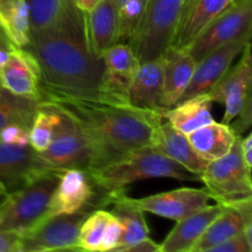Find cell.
Returning a JSON list of instances; mask_svg holds the SVG:
<instances>
[{
  "label": "cell",
  "instance_id": "74e56055",
  "mask_svg": "<svg viewBox=\"0 0 252 252\" xmlns=\"http://www.w3.org/2000/svg\"><path fill=\"white\" fill-rule=\"evenodd\" d=\"M241 155L244 162L249 170H252V134L249 133L246 137H240Z\"/></svg>",
  "mask_w": 252,
  "mask_h": 252
},
{
  "label": "cell",
  "instance_id": "7c38bea8",
  "mask_svg": "<svg viewBox=\"0 0 252 252\" xmlns=\"http://www.w3.org/2000/svg\"><path fill=\"white\" fill-rule=\"evenodd\" d=\"M240 54L241 58L238 63L231 66L220 81L207 94L212 102L223 103L225 106L221 123L226 126L230 125L244 105L252 98L251 42L246 44Z\"/></svg>",
  "mask_w": 252,
  "mask_h": 252
},
{
  "label": "cell",
  "instance_id": "836d02e7",
  "mask_svg": "<svg viewBox=\"0 0 252 252\" xmlns=\"http://www.w3.org/2000/svg\"><path fill=\"white\" fill-rule=\"evenodd\" d=\"M199 252H252V241L246 239L243 233L231 240Z\"/></svg>",
  "mask_w": 252,
  "mask_h": 252
},
{
  "label": "cell",
  "instance_id": "ffe728a7",
  "mask_svg": "<svg viewBox=\"0 0 252 252\" xmlns=\"http://www.w3.org/2000/svg\"><path fill=\"white\" fill-rule=\"evenodd\" d=\"M149 145L198 177L208 165L206 160L197 154L187 135L172 127L165 120L153 128Z\"/></svg>",
  "mask_w": 252,
  "mask_h": 252
},
{
  "label": "cell",
  "instance_id": "ee69618b",
  "mask_svg": "<svg viewBox=\"0 0 252 252\" xmlns=\"http://www.w3.org/2000/svg\"><path fill=\"white\" fill-rule=\"evenodd\" d=\"M245 0H231V4H239V2H243Z\"/></svg>",
  "mask_w": 252,
  "mask_h": 252
},
{
  "label": "cell",
  "instance_id": "9a60e30c",
  "mask_svg": "<svg viewBox=\"0 0 252 252\" xmlns=\"http://www.w3.org/2000/svg\"><path fill=\"white\" fill-rule=\"evenodd\" d=\"M143 212L180 221L209 206L211 196L206 189H182L134 199Z\"/></svg>",
  "mask_w": 252,
  "mask_h": 252
},
{
  "label": "cell",
  "instance_id": "8d00e7d4",
  "mask_svg": "<svg viewBox=\"0 0 252 252\" xmlns=\"http://www.w3.org/2000/svg\"><path fill=\"white\" fill-rule=\"evenodd\" d=\"M159 251V245L152 241L150 239L138 243L135 245L123 246V248H117L115 250H111L108 252H157Z\"/></svg>",
  "mask_w": 252,
  "mask_h": 252
},
{
  "label": "cell",
  "instance_id": "44dd1931",
  "mask_svg": "<svg viewBox=\"0 0 252 252\" xmlns=\"http://www.w3.org/2000/svg\"><path fill=\"white\" fill-rule=\"evenodd\" d=\"M162 58V107H174L180 102L187 86L191 83L197 62L187 48L169 46Z\"/></svg>",
  "mask_w": 252,
  "mask_h": 252
},
{
  "label": "cell",
  "instance_id": "d4e9b609",
  "mask_svg": "<svg viewBox=\"0 0 252 252\" xmlns=\"http://www.w3.org/2000/svg\"><path fill=\"white\" fill-rule=\"evenodd\" d=\"M212 100L207 95H197L180 101L162 112V118L184 134L199 129L214 122L212 116Z\"/></svg>",
  "mask_w": 252,
  "mask_h": 252
},
{
  "label": "cell",
  "instance_id": "f6af8a7d",
  "mask_svg": "<svg viewBox=\"0 0 252 252\" xmlns=\"http://www.w3.org/2000/svg\"><path fill=\"white\" fill-rule=\"evenodd\" d=\"M2 1H5V0H0V4H1V2H2Z\"/></svg>",
  "mask_w": 252,
  "mask_h": 252
},
{
  "label": "cell",
  "instance_id": "7402d4cb",
  "mask_svg": "<svg viewBox=\"0 0 252 252\" xmlns=\"http://www.w3.org/2000/svg\"><path fill=\"white\" fill-rule=\"evenodd\" d=\"M231 5V0H185L170 46L189 48L207 25Z\"/></svg>",
  "mask_w": 252,
  "mask_h": 252
},
{
  "label": "cell",
  "instance_id": "ac0fdd59",
  "mask_svg": "<svg viewBox=\"0 0 252 252\" xmlns=\"http://www.w3.org/2000/svg\"><path fill=\"white\" fill-rule=\"evenodd\" d=\"M84 34L89 52L101 59L103 53L118 43V17L115 0H100L84 12Z\"/></svg>",
  "mask_w": 252,
  "mask_h": 252
},
{
  "label": "cell",
  "instance_id": "484cf974",
  "mask_svg": "<svg viewBox=\"0 0 252 252\" xmlns=\"http://www.w3.org/2000/svg\"><path fill=\"white\" fill-rule=\"evenodd\" d=\"M197 154L207 162L225 157L236 140L235 133L229 126L216 121L187 135Z\"/></svg>",
  "mask_w": 252,
  "mask_h": 252
},
{
  "label": "cell",
  "instance_id": "52a82bcc",
  "mask_svg": "<svg viewBox=\"0 0 252 252\" xmlns=\"http://www.w3.org/2000/svg\"><path fill=\"white\" fill-rule=\"evenodd\" d=\"M57 106L59 108V122L54 128L48 148L44 152L37 153V155L53 171L63 172L70 169L89 171L91 154L88 139L76 118L65 108Z\"/></svg>",
  "mask_w": 252,
  "mask_h": 252
},
{
  "label": "cell",
  "instance_id": "e575fe53",
  "mask_svg": "<svg viewBox=\"0 0 252 252\" xmlns=\"http://www.w3.org/2000/svg\"><path fill=\"white\" fill-rule=\"evenodd\" d=\"M252 126V98L248 101L241 108L240 112L238 113L235 118L230 122L229 127L231 128L236 137H243L246 130L250 129Z\"/></svg>",
  "mask_w": 252,
  "mask_h": 252
},
{
  "label": "cell",
  "instance_id": "ba28073f",
  "mask_svg": "<svg viewBox=\"0 0 252 252\" xmlns=\"http://www.w3.org/2000/svg\"><path fill=\"white\" fill-rule=\"evenodd\" d=\"M251 34L252 0H245L231 4L212 20L187 49L194 61L199 62L214 49Z\"/></svg>",
  "mask_w": 252,
  "mask_h": 252
},
{
  "label": "cell",
  "instance_id": "8992f818",
  "mask_svg": "<svg viewBox=\"0 0 252 252\" xmlns=\"http://www.w3.org/2000/svg\"><path fill=\"white\" fill-rule=\"evenodd\" d=\"M199 181L204 184L211 198L221 206L252 198L251 170L246 167L241 155L240 137L225 157L208 162Z\"/></svg>",
  "mask_w": 252,
  "mask_h": 252
},
{
  "label": "cell",
  "instance_id": "d6986e66",
  "mask_svg": "<svg viewBox=\"0 0 252 252\" xmlns=\"http://www.w3.org/2000/svg\"><path fill=\"white\" fill-rule=\"evenodd\" d=\"M162 58L140 62L128 94L133 108L162 117Z\"/></svg>",
  "mask_w": 252,
  "mask_h": 252
},
{
  "label": "cell",
  "instance_id": "30bf717a",
  "mask_svg": "<svg viewBox=\"0 0 252 252\" xmlns=\"http://www.w3.org/2000/svg\"><path fill=\"white\" fill-rule=\"evenodd\" d=\"M98 101L116 106H129L128 94L139 61L132 47L116 43L103 53Z\"/></svg>",
  "mask_w": 252,
  "mask_h": 252
},
{
  "label": "cell",
  "instance_id": "ab89813d",
  "mask_svg": "<svg viewBox=\"0 0 252 252\" xmlns=\"http://www.w3.org/2000/svg\"><path fill=\"white\" fill-rule=\"evenodd\" d=\"M12 44L7 41V38L5 37V34L2 33V31L0 30V49H4V51L10 52V49L12 48Z\"/></svg>",
  "mask_w": 252,
  "mask_h": 252
},
{
  "label": "cell",
  "instance_id": "f546056e",
  "mask_svg": "<svg viewBox=\"0 0 252 252\" xmlns=\"http://www.w3.org/2000/svg\"><path fill=\"white\" fill-rule=\"evenodd\" d=\"M118 17V43L130 44L145 7V0H115Z\"/></svg>",
  "mask_w": 252,
  "mask_h": 252
},
{
  "label": "cell",
  "instance_id": "9c48e42d",
  "mask_svg": "<svg viewBox=\"0 0 252 252\" xmlns=\"http://www.w3.org/2000/svg\"><path fill=\"white\" fill-rule=\"evenodd\" d=\"M93 211L94 208H86L73 214H59L43 219L31 230L20 235V251L79 248L80 228Z\"/></svg>",
  "mask_w": 252,
  "mask_h": 252
},
{
  "label": "cell",
  "instance_id": "d590c367",
  "mask_svg": "<svg viewBox=\"0 0 252 252\" xmlns=\"http://www.w3.org/2000/svg\"><path fill=\"white\" fill-rule=\"evenodd\" d=\"M0 252H21L20 235L15 233L0 231Z\"/></svg>",
  "mask_w": 252,
  "mask_h": 252
},
{
  "label": "cell",
  "instance_id": "bcb514c9",
  "mask_svg": "<svg viewBox=\"0 0 252 252\" xmlns=\"http://www.w3.org/2000/svg\"><path fill=\"white\" fill-rule=\"evenodd\" d=\"M157 252H160V251H157Z\"/></svg>",
  "mask_w": 252,
  "mask_h": 252
},
{
  "label": "cell",
  "instance_id": "5bb4252c",
  "mask_svg": "<svg viewBox=\"0 0 252 252\" xmlns=\"http://www.w3.org/2000/svg\"><path fill=\"white\" fill-rule=\"evenodd\" d=\"M251 42V37L236 39L228 44L214 49L213 52L207 54L204 58L197 62L196 69L192 75L191 83L187 86L186 91L182 95L181 100L193 97L197 95H206L208 94L220 79L228 73L229 69L233 66V62L236 57L243 52L245 46Z\"/></svg>",
  "mask_w": 252,
  "mask_h": 252
},
{
  "label": "cell",
  "instance_id": "f35d334b",
  "mask_svg": "<svg viewBox=\"0 0 252 252\" xmlns=\"http://www.w3.org/2000/svg\"><path fill=\"white\" fill-rule=\"evenodd\" d=\"M98 1H100V0H74L76 7H78V9L80 10L83 14L84 12H88L89 10L93 9V7L95 6Z\"/></svg>",
  "mask_w": 252,
  "mask_h": 252
},
{
  "label": "cell",
  "instance_id": "1f68e13d",
  "mask_svg": "<svg viewBox=\"0 0 252 252\" xmlns=\"http://www.w3.org/2000/svg\"><path fill=\"white\" fill-rule=\"evenodd\" d=\"M121 238H122V225H121L120 220L111 213V218L106 226L98 252H108L117 249L120 246Z\"/></svg>",
  "mask_w": 252,
  "mask_h": 252
},
{
  "label": "cell",
  "instance_id": "7bdbcfd3",
  "mask_svg": "<svg viewBox=\"0 0 252 252\" xmlns=\"http://www.w3.org/2000/svg\"><path fill=\"white\" fill-rule=\"evenodd\" d=\"M6 187L4 186V185L1 184V182H0V201H1L2 198H4V196L5 194H6Z\"/></svg>",
  "mask_w": 252,
  "mask_h": 252
},
{
  "label": "cell",
  "instance_id": "d6a6232c",
  "mask_svg": "<svg viewBox=\"0 0 252 252\" xmlns=\"http://www.w3.org/2000/svg\"><path fill=\"white\" fill-rule=\"evenodd\" d=\"M0 142L10 145H30V130L20 126H9L0 133Z\"/></svg>",
  "mask_w": 252,
  "mask_h": 252
},
{
  "label": "cell",
  "instance_id": "5b68a950",
  "mask_svg": "<svg viewBox=\"0 0 252 252\" xmlns=\"http://www.w3.org/2000/svg\"><path fill=\"white\" fill-rule=\"evenodd\" d=\"M185 0H145L139 29L130 42L138 61L158 58L171 44Z\"/></svg>",
  "mask_w": 252,
  "mask_h": 252
},
{
  "label": "cell",
  "instance_id": "83f0119b",
  "mask_svg": "<svg viewBox=\"0 0 252 252\" xmlns=\"http://www.w3.org/2000/svg\"><path fill=\"white\" fill-rule=\"evenodd\" d=\"M38 101L21 97L0 88V133L9 126L31 129Z\"/></svg>",
  "mask_w": 252,
  "mask_h": 252
},
{
  "label": "cell",
  "instance_id": "e0dca14e",
  "mask_svg": "<svg viewBox=\"0 0 252 252\" xmlns=\"http://www.w3.org/2000/svg\"><path fill=\"white\" fill-rule=\"evenodd\" d=\"M48 169L37 153L30 145H10L0 142V182L6 187L7 192L19 189L33 177ZM6 192V193H7Z\"/></svg>",
  "mask_w": 252,
  "mask_h": 252
},
{
  "label": "cell",
  "instance_id": "603a6c76",
  "mask_svg": "<svg viewBox=\"0 0 252 252\" xmlns=\"http://www.w3.org/2000/svg\"><path fill=\"white\" fill-rule=\"evenodd\" d=\"M223 209L224 207L219 203L207 206L206 208L177 221L171 233L166 236L161 245H159V251L191 252L192 248L201 239L212 221L223 212Z\"/></svg>",
  "mask_w": 252,
  "mask_h": 252
},
{
  "label": "cell",
  "instance_id": "277c9868",
  "mask_svg": "<svg viewBox=\"0 0 252 252\" xmlns=\"http://www.w3.org/2000/svg\"><path fill=\"white\" fill-rule=\"evenodd\" d=\"M61 174L43 172L7 192L0 201V231L22 235L46 219Z\"/></svg>",
  "mask_w": 252,
  "mask_h": 252
},
{
  "label": "cell",
  "instance_id": "4fadbf2b",
  "mask_svg": "<svg viewBox=\"0 0 252 252\" xmlns=\"http://www.w3.org/2000/svg\"><path fill=\"white\" fill-rule=\"evenodd\" d=\"M96 189L88 171L65 170L61 174L58 185L52 194L47 218L59 214H73L86 208H100Z\"/></svg>",
  "mask_w": 252,
  "mask_h": 252
},
{
  "label": "cell",
  "instance_id": "3957f363",
  "mask_svg": "<svg viewBox=\"0 0 252 252\" xmlns=\"http://www.w3.org/2000/svg\"><path fill=\"white\" fill-rule=\"evenodd\" d=\"M97 193L106 198L111 193L126 191V187L134 182L149 179H174L179 181H199V177L191 174L152 145L129 152L121 159L88 171Z\"/></svg>",
  "mask_w": 252,
  "mask_h": 252
},
{
  "label": "cell",
  "instance_id": "6da1fadb",
  "mask_svg": "<svg viewBox=\"0 0 252 252\" xmlns=\"http://www.w3.org/2000/svg\"><path fill=\"white\" fill-rule=\"evenodd\" d=\"M51 102L69 111L80 125L90 148V170L105 166L132 150L149 145L153 128L164 121L160 116L132 106L80 100Z\"/></svg>",
  "mask_w": 252,
  "mask_h": 252
},
{
  "label": "cell",
  "instance_id": "2e32d148",
  "mask_svg": "<svg viewBox=\"0 0 252 252\" xmlns=\"http://www.w3.org/2000/svg\"><path fill=\"white\" fill-rule=\"evenodd\" d=\"M0 88L21 97L41 98V74L36 58L29 48L12 47L0 69Z\"/></svg>",
  "mask_w": 252,
  "mask_h": 252
},
{
  "label": "cell",
  "instance_id": "4316f807",
  "mask_svg": "<svg viewBox=\"0 0 252 252\" xmlns=\"http://www.w3.org/2000/svg\"><path fill=\"white\" fill-rule=\"evenodd\" d=\"M0 30L17 48H29L31 24L26 0H5L0 4Z\"/></svg>",
  "mask_w": 252,
  "mask_h": 252
},
{
  "label": "cell",
  "instance_id": "8fae6325",
  "mask_svg": "<svg viewBox=\"0 0 252 252\" xmlns=\"http://www.w3.org/2000/svg\"><path fill=\"white\" fill-rule=\"evenodd\" d=\"M30 11L31 37L71 34L83 37L84 14L74 0H26Z\"/></svg>",
  "mask_w": 252,
  "mask_h": 252
},
{
  "label": "cell",
  "instance_id": "cb8c5ba5",
  "mask_svg": "<svg viewBox=\"0 0 252 252\" xmlns=\"http://www.w3.org/2000/svg\"><path fill=\"white\" fill-rule=\"evenodd\" d=\"M106 204H113L112 216L122 225V238L118 248L135 245L149 239V228L144 218V212L138 207L134 198L126 194V191L115 192L107 196Z\"/></svg>",
  "mask_w": 252,
  "mask_h": 252
},
{
  "label": "cell",
  "instance_id": "4dcf8cb0",
  "mask_svg": "<svg viewBox=\"0 0 252 252\" xmlns=\"http://www.w3.org/2000/svg\"><path fill=\"white\" fill-rule=\"evenodd\" d=\"M110 218L111 212L101 208L94 209L80 228L79 249L88 252H98Z\"/></svg>",
  "mask_w": 252,
  "mask_h": 252
},
{
  "label": "cell",
  "instance_id": "60d3db41",
  "mask_svg": "<svg viewBox=\"0 0 252 252\" xmlns=\"http://www.w3.org/2000/svg\"><path fill=\"white\" fill-rule=\"evenodd\" d=\"M38 252H88V251H84L79 248H70V249H58V250H46V251H38Z\"/></svg>",
  "mask_w": 252,
  "mask_h": 252
},
{
  "label": "cell",
  "instance_id": "7a4b0ae2",
  "mask_svg": "<svg viewBox=\"0 0 252 252\" xmlns=\"http://www.w3.org/2000/svg\"><path fill=\"white\" fill-rule=\"evenodd\" d=\"M29 49L39 66V102L98 101L102 59L89 52L85 38L71 34L34 36Z\"/></svg>",
  "mask_w": 252,
  "mask_h": 252
},
{
  "label": "cell",
  "instance_id": "f1b7e54d",
  "mask_svg": "<svg viewBox=\"0 0 252 252\" xmlns=\"http://www.w3.org/2000/svg\"><path fill=\"white\" fill-rule=\"evenodd\" d=\"M59 122V108L49 101L38 102L30 129V147L36 153H42L48 148L53 137L54 128Z\"/></svg>",
  "mask_w": 252,
  "mask_h": 252
},
{
  "label": "cell",
  "instance_id": "b9f144b4",
  "mask_svg": "<svg viewBox=\"0 0 252 252\" xmlns=\"http://www.w3.org/2000/svg\"><path fill=\"white\" fill-rule=\"evenodd\" d=\"M7 57H9V52L4 51V49H0V69L4 65L5 62L7 61Z\"/></svg>",
  "mask_w": 252,
  "mask_h": 252
}]
</instances>
